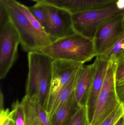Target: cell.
<instances>
[{"label":"cell","instance_id":"cell-31","mask_svg":"<svg viewBox=\"0 0 124 125\" xmlns=\"http://www.w3.org/2000/svg\"><path fill=\"white\" fill-rule=\"evenodd\" d=\"M124 108V113H123V116H122V118H123V120H124V106H123Z\"/></svg>","mask_w":124,"mask_h":125},{"label":"cell","instance_id":"cell-29","mask_svg":"<svg viewBox=\"0 0 124 125\" xmlns=\"http://www.w3.org/2000/svg\"><path fill=\"white\" fill-rule=\"evenodd\" d=\"M31 0L33 1H36L37 3H41L44 1V0Z\"/></svg>","mask_w":124,"mask_h":125},{"label":"cell","instance_id":"cell-2","mask_svg":"<svg viewBox=\"0 0 124 125\" xmlns=\"http://www.w3.org/2000/svg\"><path fill=\"white\" fill-rule=\"evenodd\" d=\"M28 72L25 95L31 100L38 99L44 108L51 85L54 60L38 51L28 54Z\"/></svg>","mask_w":124,"mask_h":125},{"label":"cell","instance_id":"cell-22","mask_svg":"<svg viewBox=\"0 0 124 125\" xmlns=\"http://www.w3.org/2000/svg\"><path fill=\"white\" fill-rule=\"evenodd\" d=\"M32 101L34 103V107L37 116L43 125H51L47 113L44 108L41 105L38 100L36 99Z\"/></svg>","mask_w":124,"mask_h":125},{"label":"cell","instance_id":"cell-24","mask_svg":"<svg viewBox=\"0 0 124 125\" xmlns=\"http://www.w3.org/2000/svg\"><path fill=\"white\" fill-rule=\"evenodd\" d=\"M116 90L119 103L124 106V78L120 81L116 82Z\"/></svg>","mask_w":124,"mask_h":125},{"label":"cell","instance_id":"cell-27","mask_svg":"<svg viewBox=\"0 0 124 125\" xmlns=\"http://www.w3.org/2000/svg\"><path fill=\"white\" fill-rule=\"evenodd\" d=\"M11 118H8L5 121L3 122V123L0 124V125H8L9 123V121L11 120Z\"/></svg>","mask_w":124,"mask_h":125},{"label":"cell","instance_id":"cell-16","mask_svg":"<svg viewBox=\"0 0 124 125\" xmlns=\"http://www.w3.org/2000/svg\"><path fill=\"white\" fill-rule=\"evenodd\" d=\"M124 51V31L115 43L102 55L98 56L103 59L110 61L116 60V56Z\"/></svg>","mask_w":124,"mask_h":125},{"label":"cell","instance_id":"cell-5","mask_svg":"<svg viewBox=\"0 0 124 125\" xmlns=\"http://www.w3.org/2000/svg\"><path fill=\"white\" fill-rule=\"evenodd\" d=\"M116 60L110 61L90 125H99L121 105L116 92Z\"/></svg>","mask_w":124,"mask_h":125},{"label":"cell","instance_id":"cell-6","mask_svg":"<svg viewBox=\"0 0 124 125\" xmlns=\"http://www.w3.org/2000/svg\"><path fill=\"white\" fill-rule=\"evenodd\" d=\"M20 44L19 34L8 17L0 23V79L5 78L15 62Z\"/></svg>","mask_w":124,"mask_h":125},{"label":"cell","instance_id":"cell-13","mask_svg":"<svg viewBox=\"0 0 124 125\" xmlns=\"http://www.w3.org/2000/svg\"><path fill=\"white\" fill-rule=\"evenodd\" d=\"M78 71L45 105L44 109L48 114L50 122L57 110L74 93Z\"/></svg>","mask_w":124,"mask_h":125},{"label":"cell","instance_id":"cell-20","mask_svg":"<svg viewBox=\"0 0 124 125\" xmlns=\"http://www.w3.org/2000/svg\"><path fill=\"white\" fill-rule=\"evenodd\" d=\"M17 4L20 11L35 28L40 31L45 32L39 22L30 11L28 7L21 3L17 1Z\"/></svg>","mask_w":124,"mask_h":125},{"label":"cell","instance_id":"cell-11","mask_svg":"<svg viewBox=\"0 0 124 125\" xmlns=\"http://www.w3.org/2000/svg\"><path fill=\"white\" fill-rule=\"evenodd\" d=\"M95 70L94 62L82 65L79 70L74 90L75 98L79 105L86 106Z\"/></svg>","mask_w":124,"mask_h":125},{"label":"cell","instance_id":"cell-15","mask_svg":"<svg viewBox=\"0 0 124 125\" xmlns=\"http://www.w3.org/2000/svg\"><path fill=\"white\" fill-rule=\"evenodd\" d=\"M21 102L24 108L25 125H43L37 116L33 101L25 95Z\"/></svg>","mask_w":124,"mask_h":125},{"label":"cell","instance_id":"cell-4","mask_svg":"<svg viewBox=\"0 0 124 125\" xmlns=\"http://www.w3.org/2000/svg\"><path fill=\"white\" fill-rule=\"evenodd\" d=\"M124 12V10L118 9L116 2L100 9L71 12L74 31L94 40L100 26L114 16Z\"/></svg>","mask_w":124,"mask_h":125},{"label":"cell","instance_id":"cell-23","mask_svg":"<svg viewBox=\"0 0 124 125\" xmlns=\"http://www.w3.org/2000/svg\"><path fill=\"white\" fill-rule=\"evenodd\" d=\"M115 71L116 82H118L124 78V58L116 59Z\"/></svg>","mask_w":124,"mask_h":125},{"label":"cell","instance_id":"cell-30","mask_svg":"<svg viewBox=\"0 0 124 125\" xmlns=\"http://www.w3.org/2000/svg\"><path fill=\"white\" fill-rule=\"evenodd\" d=\"M8 125H15L14 124V122H13V121L11 119V120L9 121V123Z\"/></svg>","mask_w":124,"mask_h":125},{"label":"cell","instance_id":"cell-14","mask_svg":"<svg viewBox=\"0 0 124 125\" xmlns=\"http://www.w3.org/2000/svg\"><path fill=\"white\" fill-rule=\"evenodd\" d=\"M79 105L74 93L61 105L50 120L51 125H66L75 111Z\"/></svg>","mask_w":124,"mask_h":125},{"label":"cell","instance_id":"cell-32","mask_svg":"<svg viewBox=\"0 0 124 125\" xmlns=\"http://www.w3.org/2000/svg\"><path fill=\"white\" fill-rule=\"evenodd\" d=\"M123 26H124V17H123Z\"/></svg>","mask_w":124,"mask_h":125},{"label":"cell","instance_id":"cell-9","mask_svg":"<svg viewBox=\"0 0 124 125\" xmlns=\"http://www.w3.org/2000/svg\"><path fill=\"white\" fill-rule=\"evenodd\" d=\"M83 65L81 63L70 61L54 60L51 90L46 104L70 81Z\"/></svg>","mask_w":124,"mask_h":125},{"label":"cell","instance_id":"cell-26","mask_svg":"<svg viewBox=\"0 0 124 125\" xmlns=\"http://www.w3.org/2000/svg\"><path fill=\"white\" fill-rule=\"evenodd\" d=\"M115 125H124V120L122 116L119 119Z\"/></svg>","mask_w":124,"mask_h":125},{"label":"cell","instance_id":"cell-18","mask_svg":"<svg viewBox=\"0 0 124 125\" xmlns=\"http://www.w3.org/2000/svg\"><path fill=\"white\" fill-rule=\"evenodd\" d=\"M11 120L15 125H25V112L21 102L16 101L12 105Z\"/></svg>","mask_w":124,"mask_h":125},{"label":"cell","instance_id":"cell-19","mask_svg":"<svg viewBox=\"0 0 124 125\" xmlns=\"http://www.w3.org/2000/svg\"><path fill=\"white\" fill-rule=\"evenodd\" d=\"M28 8L39 22L44 31L49 35V22L47 17L44 12L41 8L36 4L32 6L29 7Z\"/></svg>","mask_w":124,"mask_h":125},{"label":"cell","instance_id":"cell-17","mask_svg":"<svg viewBox=\"0 0 124 125\" xmlns=\"http://www.w3.org/2000/svg\"><path fill=\"white\" fill-rule=\"evenodd\" d=\"M66 125H88L86 106L79 105Z\"/></svg>","mask_w":124,"mask_h":125},{"label":"cell","instance_id":"cell-12","mask_svg":"<svg viewBox=\"0 0 124 125\" xmlns=\"http://www.w3.org/2000/svg\"><path fill=\"white\" fill-rule=\"evenodd\" d=\"M117 0H44V3L65 9L71 12L100 9L110 6Z\"/></svg>","mask_w":124,"mask_h":125},{"label":"cell","instance_id":"cell-1","mask_svg":"<svg viewBox=\"0 0 124 125\" xmlns=\"http://www.w3.org/2000/svg\"><path fill=\"white\" fill-rule=\"evenodd\" d=\"M36 51L54 60H65L83 64L97 56L94 40L75 32L55 40Z\"/></svg>","mask_w":124,"mask_h":125},{"label":"cell","instance_id":"cell-7","mask_svg":"<svg viewBox=\"0 0 124 125\" xmlns=\"http://www.w3.org/2000/svg\"><path fill=\"white\" fill-rule=\"evenodd\" d=\"M46 15L49 22V35L53 42L68 36L74 32L71 12L53 5L36 3Z\"/></svg>","mask_w":124,"mask_h":125},{"label":"cell","instance_id":"cell-3","mask_svg":"<svg viewBox=\"0 0 124 125\" xmlns=\"http://www.w3.org/2000/svg\"><path fill=\"white\" fill-rule=\"evenodd\" d=\"M17 0H0L6 15L17 29L24 51H36L53 42L49 35L35 28L17 7Z\"/></svg>","mask_w":124,"mask_h":125},{"label":"cell","instance_id":"cell-21","mask_svg":"<svg viewBox=\"0 0 124 125\" xmlns=\"http://www.w3.org/2000/svg\"><path fill=\"white\" fill-rule=\"evenodd\" d=\"M124 108L121 104L107 117L98 125H115L122 116Z\"/></svg>","mask_w":124,"mask_h":125},{"label":"cell","instance_id":"cell-28","mask_svg":"<svg viewBox=\"0 0 124 125\" xmlns=\"http://www.w3.org/2000/svg\"><path fill=\"white\" fill-rule=\"evenodd\" d=\"M121 58H124V51L121 53L119 55H118L116 56V59H117Z\"/></svg>","mask_w":124,"mask_h":125},{"label":"cell","instance_id":"cell-8","mask_svg":"<svg viewBox=\"0 0 124 125\" xmlns=\"http://www.w3.org/2000/svg\"><path fill=\"white\" fill-rule=\"evenodd\" d=\"M124 14L114 16L98 28L94 39L97 56L102 55L111 47L124 32Z\"/></svg>","mask_w":124,"mask_h":125},{"label":"cell","instance_id":"cell-10","mask_svg":"<svg viewBox=\"0 0 124 125\" xmlns=\"http://www.w3.org/2000/svg\"><path fill=\"white\" fill-rule=\"evenodd\" d=\"M110 61L97 56L94 62L95 70L91 87L86 105L88 125L92 121L98 99L104 84Z\"/></svg>","mask_w":124,"mask_h":125},{"label":"cell","instance_id":"cell-25","mask_svg":"<svg viewBox=\"0 0 124 125\" xmlns=\"http://www.w3.org/2000/svg\"><path fill=\"white\" fill-rule=\"evenodd\" d=\"M116 4L119 9L124 10V0H117Z\"/></svg>","mask_w":124,"mask_h":125}]
</instances>
